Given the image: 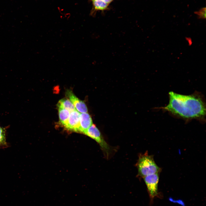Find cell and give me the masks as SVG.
I'll list each match as a JSON object with an SVG mask.
<instances>
[{"label": "cell", "mask_w": 206, "mask_h": 206, "mask_svg": "<svg viewBox=\"0 0 206 206\" xmlns=\"http://www.w3.org/2000/svg\"><path fill=\"white\" fill-rule=\"evenodd\" d=\"M143 178L150 197L153 198L158 194L159 173L148 175Z\"/></svg>", "instance_id": "277c9868"}, {"label": "cell", "mask_w": 206, "mask_h": 206, "mask_svg": "<svg viewBox=\"0 0 206 206\" xmlns=\"http://www.w3.org/2000/svg\"><path fill=\"white\" fill-rule=\"evenodd\" d=\"M85 134L94 139L98 143L106 156L107 157L108 156L110 150V147L104 139L99 130L95 124H93L88 128Z\"/></svg>", "instance_id": "3957f363"}, {"label": "cell", "mask_w": 206, "mask_h": 206, "mask_svg": "<svg viewBox=\"0 0 206 206\" xmlns=\"http://www.w3.org/2000/svg\"><path fill=\"white\" fill-rule=\"evenodd\" d=\"M169 102L162 109L181 117L193 119L203 117L205 108L202 99L194 95H184L172 91L169 93Z\"/></svg>", "instance_id": "6da1fadb"}, {"label": "cell", "mask_w": 206, "mask_h": 206, "mask_svg": "<svg viewBox=\"0 0 206 206\" xmlns=\"http://www.w3.org/2000/svg\"><path fill=\"white\" fill-rule=\"evenodd\" d=\"M105 2L108 3V4H109L110 2H111L113 0H103Z\"/></svg>", "instance_id": "4fadbf2b"}, {"label": "cell", "mask_w": 206, "mask_h": 206, "mask_svg": "<svg viewBox=\"0 0 206 206\" xmlns=\"http://www.w3.org/2000/svg\"><path fill=\"white\" fill-rule=\"evenodd\" d=\"M66 95L78 111L81 113H87L88 109L85 103L77 97L71 90H67Z\"/></svg>", "instance_id": "8992f818"}, {"label": "cell", "mask_w": 206, "mask_h": 206, "mask_svg": "<svg viewBox=\"0 0 206 206\" xmlns=\"http://www.w3.org/2000/svg\"><path fill=\"white\" fill-rule=\"evenodd\" d=\"M94 9L97 10H104L107 9L109 4L103 0H92Z\"/></svg>", "instance_id": "8fae6325"}, {"label": "cell", "mask_w": 206, "mask_h": 206, "mask_svg": "<svg viewBox=\"0 0 206 206\" xmlns=\"http://www.w3.org/2000/svg\"><path fill=\"white\" fill-rule=\"evenodd\" d=\"M9 146L6 140V130L5 128L0 126V148Z\"/></svg>", "instance_id": "30bf717a"}, {"label": "cell", "mask_w": 206, "mask_h": 206, "mask_svg": "<svg viewBox=\"0 0 206 206\" xmlns=\"http://www.w3.org/2000/svg\"><path fill=\"white\" fill-rule=\"evenodd\" d=\"M195 13L198 16L199 18L205 19L206 18V8L204 7L198 11L195 12Z\"/></svg>", "instance_id": "7c38bea8"}, {"label": "cell", "mask_w": 206, "mask_h": 206, "mask_svg": "<svg viewBox=\"0 0 206 206\" xmlns=\"http://www.w3.org/2000/svg\"><path fill=\"white\" fill-rule=\"evenodd\" d=\"M60 121L65 128L66 126L70 112L67 110L61 107H58Z\"/></svg>", "instance_id": "ba28073f"}, {"label": "cell", "mask_w": 206, "mask_h": 206, "mask_svg": "<svg viewBox=\"0 0 206 206\" xmlns=\"http://www.w3.org/2000/svg\"><path fill=\"white\" fill-rule=\"evenodd\" d=\"M139 175L142 177L158 173L161 169L155 163L153 156L147 153L140 156L137 164Z\"/></svg>", "instance_id": "7a4b0ae2"}, {"label": "cell", "mask_w": 206, "mask_h": 206, "mask_svg": "<svg viewBox=\"0 0 206 206\" xmlns=\"http://www.w3.org/2000/svg\"><path fill=\"white\" fill-rule=\"evenodd\" d=\"M79 132L85 134L88 128L93 124L92 118L88 113H80Z\"/></svg>", "instance_id": "52a82bcc"}, {"label": "cell", "mask_w": 206, "mask_h": 206, "mask_svg": "<svg viewBox=\"0 0 206 206\" xmlns=\"http://www.w3.org/2000/svg\"><path fill=\"white\" fill-rule=\"evenodd\" d=\"M58 107H61L65 109L70 112L76 110L73 104L68 99L64 98L61 99L57 104Z\"/></svg>", "instance_id": "9c48e42d"}, {"label": "cell", "mask_w": 206, "mask_h": 206, "mask_svg": "<svg viewBox=\"0 0 206 206\" xmlns=\"http://www.w3.org/2000/svg\"><path fill=\"white\" fill-rule=\"evenodd\" d=\"M80 113L77 110L70 112L68 123L65 127L66 129L69 130L79 132Z\"/></svg>", "instance_id": "5b68a950"}]
</instances>
